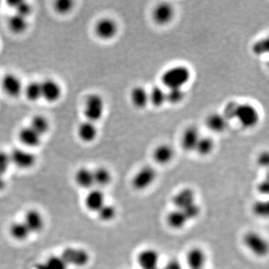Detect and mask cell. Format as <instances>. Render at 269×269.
Masks as SVG:
<instances>
[{"label":"cell","mask_w":269,"mask_h":269,"mask_svg":"<svg viewBox=\"0 0 269 269\" xmlns=\"http://www.w3.org/2000/svg\"><path fill=\"white\" fill-rule=\"evenodd\" d=\"M190 79L191 71L187 67L176 66L164 72L161 81L169 89H182Z\"/></svg>","instance_id":"1"},{"label":"cell","mask_w":269,"mask_h":269,"mask_svg":"<svg viewBox=\"0 0 269 269\" xmlns=\"http://www.w3.org/2000/svg\"><path fill=\"white\" fill-rule=\"evenodd\" d=\"M105 102L104 98L97 94H90L85 104L84 115L89 121H98L104 116Z\"/></svg>","instance_id":"2"},{"label":"cell","mask_w":269,"mask_h":269,"mask_svg":"<svg viewBox=\"0 0 269 269\" xmlns=\"http://www.w3.org/2000/svg\"><path fill=\"white\" fill-rule=\"evenodd\" d=\"M242 242L244 246L257 257H263L268 254V242L258 233L253 231L246 233L243 236Z\"/></svg>","instance_id":"3"},{"label":"cell","mask_w":269,"mask_h":269,"mask_svg":"<svg viewBox=\"0 0 269 269\" xmlns=\"http://www.w3.org/2000/svg\"><path fill=\"white\" fill-rule=\"evenodd\" d=\"M234 118L237 119L240 125L245 128H252L258 123L260 115L257 109L251 104H238Z\"/></svg>","instance_id":"4"},{"label":"cell","mask_w":269,"mask_h":269,"mask_svg":"<svg viewBox=\"0 0 269 269\" xmlns=\"http://www.w3.org/2000/svg\"><path fill=\"white\" fill-rule=\"evenodd\" d=\"M67 265H73L76 267H83L89 263L90 256L89 253L82 249L77 247H68L63 251L60 256Z\"/></svg>","instance_id":"5"},{"label":"cell","mask_w":269,"mask_h":269,"mask_svg":"<svg viewBox=\"0 0 269 269\" xmlns=\"http://www.w3.org/2000/svg\"><path fill=\"white\" fill-rule=\"evenodd\" d=\"M156 171L151 166H145L135 174L133 177V188L138 191L145 190L149 188L156 179Z\"/></svg>","instance_id":"6"},{"label":"cell","mask_w":269,"mask_h":269,"mask_svg":"<svg viewBox=\"0 0 269 269\" xmlns=\"http://www.w3.org/2000/svg\"><path fill=\"white\" fill-rule=\"evenodd\" d=\"M9 156L11 163L20 169H31L36 163L35 154L19 148L13 150Z\"/></svg>","instance_id":"7"},{"label":"cell","mask_w":269,"mask_h":269,"mask_svg":"<svg viewBox=\"0 0 269 269\" xmlns=\"http://www.w3.org/2000/svg\"><path fill=\"white\" fill-rule=\"evenodd\" d=\"M118 27L117 23L111 18L99 19L95 26V33L102 40H110L117 35Z\"/></svg>","instance_id":"8"},{"label":"cell","mask_w":269,"mask_h":269,"mask_svg":"<svg viewBox=\"0 0 269 269\" xmlns=\"http://www.w3.org/2000/svg\"><path fill=\"white\" fill-rule=\"evenodd\" d=\"M42 85V98L49 102H55L61 98L63 89L56 81L52 79H45Z\"/></svg>","instance_id":"9"},{"label":"cell","mask_w":269,"mask_h":269,"mask_svg":"<svg viewBox=\"0 0 269 269\" xmlns=\"http://www.w3.org/2000/svg\"><path fill=\"white\" fill-rule=\"evenodd\" d=\"M159 252L153 249L142 250L137 257V262L141 269H154L159 266Z\"/></svg>","instance_id":"10"},{"label":"cell","mask_w":269,"mask_h":269,"mask_svg":"<svg viewBox=\"0 0 269 269\" xmlns=\"http://www.w3.org/2000/svg\"><path fill=\"white\" fill-rule=\"evenodd\" d=\"M23 222L29 230L30 233H39L45 227V218L43 215L37 210H28L24 215Z\"/></svg>","instance_id":"11"},{"label":"cell","mask_w":269,"mask_h":269,"mask_svg":"<svg viewBox=\"0 0 269 269\" xmlns=\"http://www.w3.org/2000/svg\"><path fill=\"white\" fill-rule=\"evenodd\" d=\"M174 16V8L169 3H160L153 11V20L158 25H167L172 20Z\"/></svg>","instance_id":"12"},{"label":"cell","mask_w":269,"mask_h":269,"mask_svg":"<svg viewBox=\"0 0 269 269\" xmlns=\"http://www.w3.org/2000/svg\"><path fill=\"white\" fill-rule=\"evenodd\" d=\"M2 87L3 91L10 97H18L23 91V85L20 79L15 75H6L2 79Z\"/></svg>","instance_id":"13"},{"label":"cell","mask_w":269,"mask_h":269,"mask_svg":"<svg viewBox=\"0 0 269 269\" xmlns=\"http://www.w3.org/2000/svg\"><path fill=\"white\" fill-rule=\"evenodd\" d=\"M206 260V253L200 247H192L187 254V265L190 269L204 268Z\"/></svg>","instance_id":"14"},{"label":"cell","mask_w":269,"mask_h":269,"mask_svg":"<svg viewBox=\"0 0 269 269\" xmlns=\"http://www.w3.org/2000/svg\"><path fill=\"white\" fill-rule=\"evenodd\" d=\"M195 203V193L192 189L184 188L173 197V204L177 210H183Z\"/></svg>","instance_id":"15"},{"label":"cell","mask_w":269,"mask_h":269,"mask_svg":"<svg viewBox=\"0 0 269 269\" xmlns=\"http://www.w3.org/2000/svg\"><path fill=\"white\" fill-rule=\"evenodd\" d=\"M105 203V195L99 189L90 191L85 200V204L88 210L96 213H97Z\"/></svg>","instance_id":"16"},{"label":"cell","mask_w":269,"mask_h":269,"mask_svg":"<svg viewBox=\"0 0 269 269\" xmlns=\"http://www.w3.org/2000/svg\"><path fill=\"white\" fill-rule=\"evenodd\" d=\"M200 135L198 130L195 127H190L184 132L182 138V146L184 151H195L197 143L200 140Z\"/></svg>","instance_id":"17"},{"label":"cell","mask_w":269,"mask_h":269,"mask_svg":"<svg viewBox=\"0 0 269 269\" xmlns=\"http://www.w3.org/2000/svg\"><path fill=\"white\" fill-rule=\"evenodd\" d=\"M19 138L21 142L29 148H36L42 143V136L37 134L29 126L19 130Z\"/></svg>","instance_id":"18"},{"label":"cell","mask_w":269,"mask_h":269,"mask_svg":"<svg viewBox=\"0 0 269 269\" xmlns=\"http://www.w3.org/2000/svg\"><path fill=\"white\" fill-rule=\"evenodd\" d=\"M97 134L98 130L97 127L94 123L89 120L82 122L78 127V135L84 142H92L97 138Z\"/></svg>","instance_id":"19"},{"label":"cell","mask_w":269,"mask_h":269,"mask_svg":"<svg viewBox=\"0 0 269 269\" xmlns=\"http://www.w3.org/2000/svg\"><path fill=\"white\" fill-rule=\"evenodd\" d=\"M174 151L169 144H161L155 149L153 156L154 160L160 164H165L172 160Z\"/></svg>","instance_id":"20"},{"label":"cell","mask_w":269,"mask_h":269,"mask_svg":"<svg viewBox=\"0 0 269 269\" xmlns=\"http://www.w3.org/2000/svg\"><path fill=\"white\" fill-rule=\"evenodd\" d=\"M167 224L171 228L174 230H181L185 227V225L189 222L183 212L180 210H173L167 215Z\"/></svg>","instance_id":"21"},{"label":"cell","mask_w":269,"mask_h":269,"mask_svg":"<svg viewBox=\"0 0 269 269\" xmlns=\"http://www.w3.org/2000/svg\"><path fill=\"white\" fill-rule=\"evenodd\" d=\"M74 179L76 184L81 188L90 189L94 185L93 171L87 168H81L76 171Z\"/></svg>","instance_id":"22"},{"label":"cell","mask_w":269,"mask_h":269,"mask_svg":"<svg viewBox=\"0 0 269 269\" xmlns=\"http://www.w3.org/2000/svg\"><path fill=\"white\" fill-rule=\"evenodd\" d=\"M206 125L214 133H221L226 128L227 120L221 114L213 113L207 117Z\"/></svg>","instance_id":"23"},{"label":"cell","mask_w":269,"mask_h":269,"mask_svg":"<svg viewBox=\"0 0 269 269\" xmlns=\"http://www.w3.org/2000/svg\"><path fill=\"white\" fill-rule=\"evenodd\" d=\"M131 99L135 107L143 109L149 102V93L143 88L137 86L132 91Z\"/></svg>","instance_id":"24"},{"label":"cell","mask_w":269,"mask_h":269,"mask_svg":"<svg viewBox=\"0 0 269 269\" xmlns=\"http://www.w3.org/2000/svg\"><path fill=\"white\" fill-rule=\"evenodd\" d=\"M9 234L14 240L22 242L25 241L31 233L23 221H15L10 225Z\"/></svg>","instance_id":"25"},{"label":"cell","mask_w":269,"mask_h":269,"mask_svg":"<svg viewBox=\"0 0 269 269\" xmlns=\"http://www.w3.org/2000/svg\"><path fill=\"white\" fill-rule=\"evenodd\" d=\"M94 185L100 188L107 187L112 182V176L110 171L107 168L99 167L93 171Z\"/></svg>","instance_id":"26"},{"label":"cell","mask_w":269,"mask_h":269,"mask_svg":"<svg viewBox=\"0 0 269 269\" xmlns=\"http://www.w3.org/2000/svg\"><path fill=\"white\" fill-rule=\"evenodd\" d=\"M8 24L10 30L15 34L24 33L29 26L27 18L21 17L17 14L10 17Z\"/></svg>","instance_id":"27"},{"label":"cell","mask_w":269,"mask_h":269,"mask_svg":"<svg viewBox=\"0 0 269 269\" xmlns=\"http://www.w3.org/2000/svg\"><path fill=\"white\" fill-rule=\"evenodd\" d=\"M29 127L32 130H35L37 134L42 136L50 130V122L47 120V117L43 116V115H37L32 117Z\"/></svg>","instance_id":"28"},{"label":"cell","mask_w":269,"mask_h":269,"mask_svg":"<svg viewBox=\"0 0 269 269\" xmlns=\"http://www.w3.org/2000/svg\"><path fill=\"white\" fill-rule=\"evenodd\" d=\"M215 148V143L210 137H200L197 143L195 151L201 156H208L213 152Z\"/></svg>","instance_id":"29"},{"label":"cell","mask_w":269,"mask_h":269,"mask_svg":"<svg viewBox=\"0 0 269 269\" xmlns=\"http://www.w3.org/2000/svg\"><path fill=\"white\" fill-rule=\"evenodd\" d=\"M27 99L31 102H36L42 98V85L38 81H32L25 89Z\"/></svg>","instance_id":"30"},{"label":"cell","mask_w":269,"mask_h":269,"mask_svg":"<svg viewBox=\"0 0 269 269\" xmlns=\"http://www.w3.org/2000/svg\"><path fill=\"white\" fill-rule=\"evenodd\" d=\"M150 101L154 107H160L167 102V94L165 91L159 86H155L149 94Z\"/></svg>","instance_id":"31"},{"label":"cell","mask_w":269,"mask_h":269,"mask_svg":"<svg viewBox=\"0 0 269 269\" xmlns=\"http://www.w3.org/2000/svg\"><path fill=\"white\" fill-rule=\"evenodd\" d=\"M68 265L65 264L61 257L53 256L49 257L47 260L39 264L37 269H67Z\"/></svg>","instance_id":"32"},{"label":"cell","mask_w":269,"mask_h":269,"mask_svg":"<svg viewBox=\"0 0 269 269\" xmlns=\"http://www.w3.org/2000/svg\"><path fill=\"white\" fill-rule=\"evenodd\" d=\"M97 214L100 221L104 222H109L112 221L115 218L117 214V210L115 207L110 204H104L97 211Z\"/></svg>","instance_id":"33"},{"label":"cell","mask_w":269,"mask_h":269,"mask_svg":"<svg viewBox=\"0 0 269 269\" xmlns=\"http://www.w3.org/2000/svg\"><path fill=\"white\" fill-rule=\"evenodd\" d=\"M253 213L260 218H267L269 214V204L266 200H257L253 205Z\"/></svg>","instance_id":"34"},{"label":"cell","mask_w":269,"mask_h":269,"mask_svg":"<svg viewBox=\"0 0 269 269\" xmlns=\"http://www.w3.org/2000/svg\"><path fill=\"white\" fill-rule=\"evenodd\" d=\"M167 94V102L171 104H177L185 97V93L182 89H169Z\"/></svg>","instance_id":"35"},{"label":"cell","mask_w":269,"mask_h":269,"mask_svg":"<svg viewBox=\"0 0 269 269\" xmlns=\"http://www.w3.org/2000/svg\"><path fill=\"white\" fill-rule=\"evenodd\" d=\"M55 11L59 14H67L70 12L73 7V2L71 0H58L55 3Z\"/></svg>","instance_id":"36"},{"label":"cell","mask_w":269,"mask_h":269,"mask_svg":"<svg viewBox=\"0 0 269 269\" xmlns=\"http://www.w3.org/2000/svg\"><path fill=\"white\" fill-rule=\"evenodd\" d=\"M180 210L183 212L184 214H185L187 218H188L189 221H190V220H193L197 218L200 213V206H199L196 203H192V204L187 206V208Z\"/></svg>","instance_id":"37"},{"label":"cell","mask_w":269,"mask_h":269,"mask_svg":"<svg viewBox=\"0 0 269 269\" xmlns=\"http://www.w3.org/2000/svg\"><path fill=\"white\" fill-rule=\"evenodd\" d=\"M14 9L16 10L15 14L25 18H27L28 16L30 15L31 12H32V6L27 2L24 1L19 2V4L14 8Z\"/></svg>","instance_id":"38"},{"label":"cell","mask_w":269,"mask_h":269,"mask_svg":"<svg viewBox=\"0 0 269 269\" xmlns=\"http://www.w3.org/2000/svg\"><path fill=\"white\" fill-rule=\"evenodd\" d=\"M10 164H11V159L9 154L4 151H0V177H3L6 174V171L9 169Z\"/></svg>","instance_id":"39"},{"label":"cell","mask_w":269,"mask_h":269,"mask_svg":"<svg viewBox=\"0 0 269 269\" xmlns=\"http://www.w3.org/2000/svg\"><path fill=\"white\" fill-rule=\"evenodd\" d=\"M254 53L257 55H262L268 52V40H261L257 42L253 47Z\"/></svg>","instance_id":"40"},{"label":"cell","mask_w":269,"mask_h":269,"mask_svg":"<svg viewBox=\"0 0 269 269\" xmlns=\"http://www.w3.org/2000/svg\"><path fill=\"white\" fill-rule=\"evenodd\" d=\"M238 104L236 102H231L226 104V107L224 109V116L226 117V120L228 119L234 118V114L236 112V107H237Z\"/></svg>","instance_id":"41"},{"label":"cell","mask_w":269,"mask_h":269,"mask_svg":"<svg viewBox=\"0 0 269 269\" xmlns=\"http://www.w3.org/2000/svg\"><path fill=\"white\" fill-rule=\"evenodd\" d=\"M257 190L260 192L261 195H267L269 192V183L268 179L262 181L259 185H257Z\"/></svg>","instance_id":"42"},{"label":"cell","mask_w":269,"mask_h":269,"mask_svg":"<svg viewBox=\"0 0 269 269\" xmlns=\"http://www.w3.org/2000/svg\"><path fill=\"white\" fill-rule=\"evenodd\" d=\"M269 156L268 152L261 153L258 157V163L262 167H267L268 164Z\"/></svg>","instance_id":"43"},{"label":"cell","mask_w":269,"mask_h":269,"mask_svg":"<svg viewBox=\"0 0 269 269\" xmlns=\"http://www.w3.org/2000/svg\"><path fill=\"white\" fill-rule=\"evenodd\" d=\"M164 269H183L180 262L177 260H172L168 262Z\"/></svg>","instance_id":"44"},{"label":"cell","mask_w":269,"mask_h":269,"mask_svg":"<svg viewBox=\"0 0 269 269\" xmlns=\"http://www.w3.org/2000/svg\"><path fill=\"white\" fill-rule=\"evenodd\" d=\"M5 187H6V182L4 179H3V177H0V191L3 190Z\"/></svg>","instance_id":"45"},{"label":"cell","mask_w":269,"mask_h":269,"mask_svg":"<svg viewBox=\"0 0 269 269\" xmlns=\"http://www.w3.org/2000/svg\"><path fill=\"white\" fill-rule=\"evenodd\" d=\"M154 269H164V268H160V267L158 266V267H156V268Z\"/></svg>","instance_id":"46"},{"label":"cell","mask_w":269,"mask_h":269,"mask_svg":"<svg viewBox=\"0 0 269 269\" xmlns=\"http://www.w3.org/2000/svg\"><path fill=\"white\" fill-rule=\"evenodd\" d=\"M203 269H204V268H203Z\"/></svg>","instance_id":"47"}]
</instances>
